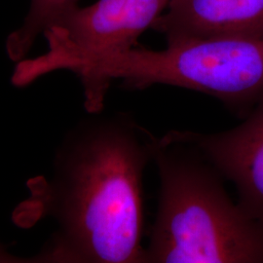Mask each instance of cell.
Returning <instances> with one entry per match:
<instances>
[{
    "instance_id": "obj_1",
    "label": "cell",
    "mask_w": 263,
    "mask_h": 263,
    "mask_svg": "<svg viewBox=\"0 0 263 263\" xmlns=\"http://www.w3.org/2000/svg\"><path fill=\"white\" fill-rule=\"evenodd\" d=\"M157 138L126 113L80 123L58 152L53 179L28 182L13 214L23 228L59 226L30 262L147 263L143 176Z\"/></svg>"
},
{
    "instance_id": "obj_2",
    "label": "cell",
    "mask_w": 263,
    "mask_h": 263,
    "mask_svg": "<svg viewBox=\"0 0 263 263\" xmlns=\"http://www.w3.org/2000/svg\"><path fill=\"white\" fill-rule=\"evenodd\" d=\"M152 162L160 187L147 263H263L262 222L231 199L196 148L166 134Z\"/></svg>"
},
{
    "instance_id": "obj_3",
    "label": "cell",
    "mask_w": 263,
    "mask_h": 263,
    "mask_svg": "<svg viewBox=\"0 0 263 263\" xmlns=\"http://www.w3.org/2000/svg\"><path fill=\"white\" fill-rule=\"evenodd\" d=\"M155 51L134 47L105 58L79 79L84 106L104 109L113 80L134 90L169 85L214 97L245 118L263 97V38L210 37L167 42Z\"/></svg>"
},
{
    "instance_id": "obj_4",
    "label": "cell",
    "mask_w": 263,
    "mask_h": 263,
    "mask_svg": "<svg viewBox=\"0 0 263 263\" xmlns=\"http://www.w3.org/2000/svg\"><path fill=\"white\" fill-rule=\"evenodd\" d=\"M170 2L98 0L87 7L77 6L43 33L48 44L45 54L17 63L12 83L24 88L58 70H69L80 78L105 58L136 47Z\"/></svg>"
},
{
    "instance_id": "obj_5",
    "label": "cell",
    "mask_w": 263,
    "mask_h": 263,
    "mask_svg": "<svg viewBox=\"0 0 263 263\" xmlns=\"http://www.w3.org/2000/svg\"><path fill=\"white\" fill-rule=\"evenodd\" d=\"M171 138L196 148L238 192V203L263 223V97L232 129L218 133L172 130Z\"/></svg>"
},
{
    "instance_id": "obj_6",
    "label": "cell",
    "mask_w": 263,
    "mask_h": 263,
    "mask_svg": "<svg viewBox=\"0 0 263 263\" xmlns=\"http://www.w3.org/2000/svg\"><path fill=\"white\" fill-rule=\"evenodd\" d=\"M152 28L167 42L210 37L263 38V0H171Z\"/></svg>"
},
{
    "instance_id": "obj_7",
    "label": "cell",
    "mask_w": 263,
    "mask_h": 263,
    "mask_svg": "<svg viewBox=\"0 0 263 263\" xmlns=\"http://www.w3.org/2000/svg\"><path fill=\"white\" fill-rule=\"evenodd\" d=\"M79 0H30L26 18L6 39V52L16 64L26 59L40 34L76 8Z\"/></svg>"
}]
</instances>
